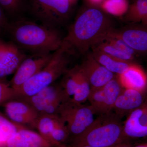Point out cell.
Wrapping results in <instances>:
<instances>
[{
    "instance_id": "20",
    "label": "cell",
    "mask_w": 147,
    "mask_h": 147,
    "mask_svg": "<svg viewBox=\"0 0 147 147\" xmlns=\"http://www.w3.org/2000/svg\"><path fill=\"white\" fill-rule=\"evenodd\" d=\"M91 91V87L81 65H79L78 84L75 93L71 98L74 102L82 104L88 100Z\"/></svg>"
},
{
    "instance_id": "15",
    "label": "cell",
    "mask_w": 147,
    "mask_h": 147,
    "mask_svg": "<svg viewBox=\"0 0 147 147\" xmlns=\"http://www.w3.org/2000/svg\"><path fill=\"white\" fill-rule=\"evenodd\" d=\"M7 147H53L38 133L24 127L7 141Z\"/></svg>"
},
{
    "instance_id": "25",
    "label": "cell",
    "mask_w": 147,
    "mask_h": 147,
    "mask_svg": "<svg viewBox=\"0 0 147 147\" xmlns=\"http://www.w3.org/2000/svg\"><path fill=\"white\" fill-rule=\"evenodd\" d=\"M128 0H105L100 7L108 15L124 16L129 7Z\"/></svg>"
},
{
    "instance_id": "12",
    "label": "cell",
    "mask_w": 147,
    "mask_h": 147,
    "mask_svg": "<svg viewBox=\"0 0 147 147\" xmlns=\"http://www.w3.org/2000/svg\"><path fill=\"white\" fill-rule=\"evenodd\" d=\"M127 140L147 137V104L144 103L129 114L123 125Z\"/></svg>"
},
{
    "instance_id": "21",
    "label": "cell",
    "mask_w": 147,
    "mask_h": 147,
    "mask_svg": "<svg viewBox=\"0 0 147 147\" xmlns=\"http://www.w3.org/2000/svg\"><path fill=\"white\" fill-rule=\"evenodd\" d=\"M0 5L12 21L22 17L28 10V0H0Z\"/></svg>"
},
{
    "instance_id": "10",
    "label": "cell",
    "mask_w": 147,
    "mask_h": 147,
    "mask_svg": "<svg viewBox=\"0 0 147 147\" xmlns=\"http://www.w3.org/2000/svg\"><path fill=\"white\" fill-rule=\"evenodd\" d=\"M3 106L7 117L11 121L35 128L40 114L28 102L20 99H13L6 102Z\"/></svg>"
},
{
    "instance_id": "34",
    "label": "cell",
    "mask_w": 147,
    "mask_h": 147,
    "mask_svg": "<svg viewBox=\"0 0 147 147\" xmlns=\"http://www.w3.org/2000/svg\"><path fill=\"white\" fill-rule=\"evenodd\" d=\"M70 1H71V2L74 5L76 3V2H77L78 0H70Z\"/></svg>"
},
{
    "instance_id": "2",
    "label": "cell",
    "mask_w": 147,
    "mask_h": 147,
    "mask_svg": "<svg viewBox=\"0 0 147 147\" xmlns=\"http://www.w3.org/2000/svg\"><path fill=\"white\" fill-rule=\"evenodd\" d=\"M5 34L19 48L32 54L53 53L61 47L64 37L59 29L23 16L9 21Z\"/></svg>"
},
{
    "instance_id": "32",
    "label": "cell",
    "mask_w": 147,
    "mask_h": 147,
    "mask_svg": "<svg viewBox=\"0 0 147 147\" xmlns=\"http://www.w3.org/2000/svg\"><path fill=\"white\" fill-rule=\"evenodd\" d=\"M132 147H147V143L140 144L137 145L135 146Z\"/></svg>"
},
{
    "instance_id": "16",
    "label": "cell",
    "mask_w": 147,
    "mask_h": 147,
    "mask_svg": "<svg viewBox=\"0 0 147 147\" xmlns=\"http://www.w3.org/2000/svg\"><path fill=\"white\" fill-rule=\"evenodd\" d=\"M119 82L123 88L144 92L147 88V76L138 65L131 64L128 69L118 75Z\"/></svg>"
},
{
    "instance_id": "22",
    "label": "cell",
    "mask_w": 147,
    "mask_h": 147,
    "mask_svg": "<svg viewBox=\"0 0 147 147\" xmlns=\"http://www.w3.org/2000/svg\"><path fill=\"white\" fill-rule=\"evenodd\" d=\"M17 99L28 102L39 114L57 115L60 106L47 102L36 94L29 97L18 98Z\"/></svg>"
},
{
    "instance_id": "18",
    "label": "cell",
    "mask_w": 147,
    "mask_h": 147,
    "mask_svg": "<svg viewBox=\"0 0 147 147\" xmlns=\"http://www.w3.org/2000/svg\"><path fill=\"white\" fill-rule=\"evenodd\" d=\"M124 16V20L130 24H140L147 27V0H134Z\"/></svg>"
},
{
    "instance_id": "33",
    "label": "cell",
    "mask_w": 147,
    "mask_h": 147,
    "mask_svg": "<svg viewBox=\"0 0 147 147\" xmlns=\"http://www.w3.org/2000/svg\"><path fill=\"white\" fill-rule=\"evenodd\" d=\"M119 145H117V146H114L111 147H117ZM96 147L91 146H86V145H85V146H76V147Z\"/></svg>"
},
{
    "instance_id": "7",
    "label": "cell",
    "mask_w": 147,
    "mask_h": 147,
    "mask_svg": "<svg viewBox=\"0 0 147 147\" xmlns=\"http://www.w3.org/2000/svg\"><path fill=\"white\" fill-rule=\"evenodd\" d=\"M123 89L118 79L115 78L102 88L91 90L88 100L95 114L111 112Z\"/></svg>"
},
{
    "instance_id": "29",
    "label": "cell",
    "mask_w": 147,
    "mask_h": 147,
    "mask_svg": "<svg viewBox=\"0 0 147 147\" xmlns=\"http://www.w3.org/2000/svg\"><path fill=\"white\" fill-rule=\"evenodd\" d=\"M9 21L5 11L0 5V38L3 34H5Z\"/></svg>"
},
{
    "instance_id": "11",
    "label": "cell",
    "mask_w": 147,
    "mask_h": 147,
    "mask_svg": "<svg viewBox=\"0 0 147 147\" xmlns=\"http://www.w3.org/2000/svg\"><path fill=\"white\" fill-rule=\"evenodd\" d=\"M110 34L122 39L137 54H147V27L130 24L121 30L114 29Z\"/></svg>"
},
{
    "instance_id": "27",
    "label": "cell",
    "mask_w": 147,
    "mask_h": 147,
    "mask_svg": "<svg viewBox=\"0 0 147 147\" xmlns=\"http://www.w3.org/2000/svg\"><path fill=\"white\" fill-rule=\"evenodd\" d=\"M78 67L79 65H77L68 69L64 74V76L61 84L67 96L70 98L73 96L77 88Z\"/></svg>"
},
{
    "instance_id": "4",
    "label": "cell",
    "mask_w": 147,
    "mask_h": 147,
    "mask_svg": "<svg viewBox=\"0 0 147 147\" xmlns=\"http://www.w3.org/2000/svg\"><path fill=\"white\" fill-rule=\"evenodd\" d=\"M72 55L62 43L61 47L53 53L49 62L15 92L17 98L34 95L42 89L54 84L68 70L70 57Z\"/></svg>"
},
{
    "instance_id": "19",
    "label": "cell",
    "mask_w": 147,
    "mask_h": 147,
    "mask_svg": "<svg viewBox=\"0 0 147 147\" xmlns=\"http://www.w3.org/2000/svg\"><path fill=\"white\" fill-rule=\"evenodd\" d=\"M36 94L47 102L59 106L70 98L67 96L61 85L54 84L42 89Z\"/></svg>"
},
{
    "instance_id": "6",
    "label": "cell",
    "mask_w": 147,
    "mask_h": 147,
    "mask_svg": "<svg viewBox=\"0 0 147 147\" xmlns=\"http://www.w3.org/2000/svg\"><path fill=\"white\" fill-rule=\"evenodd\" d=\"M94 114L90 105L76 103L70 98L60 105L57 115L66 125L70 139L81 135L90 126Z\"/></svg>"
},
{
    "instance_id": "3",
    "label": "cell",
    "mask_w": 147,
    "mask_h": 147,
    "mask_svg": "<svg viewBox=\"0 0 147 147\" xmlns=\"http://www.w3.org/2000/svg\"><path fill=\"white\" fill-rule=\"evenodd\" d=\"M120 118L111 112L100 115L84 133L69 139L71 144L68 146L111 147L127 142Z\"/></svg>"
},
{
    "instance_id": "17",
    "label": "cell",
    "mask_w": 147,
    "mask_h": 147,
    "mask_svg": "<svg viewBox=\"0 0 147 147\" xmlns=\"http://www.w3.org/2000/svg\"><path fill=\"white\" fill-rule=\"evenodd\" d=\"M92 50V55L98 62L110 72L117 74L118 75L126 71L132 64L118 59L96 49Z\"/></svg>"
},
{
    "instance_id": "30",
    "label": "cell",
    "mask_w": 147,
    "mask_h": 147,
    "mask_svg": "<svg viewBox=\"0 0 147 147\" xmlns=\"http://www.w3.org/2000/svg\"><path fill=\"white\" fill-rule=\"evenodd\" d=\"M105 0H86L87 4L90 5L100 7Z\"/></svg>"
},
{
    "instance_id": "13",
    "label": "cell",
    "mask_w": 147,
    "mask_h": 147,
    "mask_svg": "<svg viewBox=\"0 0 147 147\" xmlns=\"http://www.w3.org/2000/svg\"><path fill=\"white\" fill-rule=\"evenodd\" d=\"M81 65L88 79L91 90L102 88L115 78L114 74L98 62L92 54L88 55Z\"/></svg>"
},
{
    "instance_id": "28",
    "label": "cell",
    "mask_w": 147,
    "mask_h": 147,
    "mask_svg": "<svg viewBox=\"0 0 147 147\" xmlns=\"http://www.w3.org/2000/svg\"><path fill=\"white\" fill-rule=\"evenodd\" d=\"M17 96L9 83L5 79L0 80V105H3L6 102L16 99Z\"/></svg>"
},
{
    "instance_id": "8",
    "label": "cell",
    "mask_w": 147,
    "mask_h": 147,
    "mask_svg": "<svg viewBox=\"0 0 147 147\" xmlns=\"http://www.w3.org/2000/svg\"><path fill=\"white\" fill-rule=\"evenodd\" d=\"M53 53L32 54L26 57L9 82L15 93L49 62Z\"/></svg>"
},
{
    "instance_id": "9",
    "label": "cell",
    "mask_w": 147,
    "mask_h": 147,
    "mask_svg": "<svg viewBox=\"0 0 147 147\" xmlns=\"http://www.w3.org/2000/svg\"><path fill=\"white\" fill-rule=\"evenodd\" d=\"M27 56L13 42L0 38V80L15 73Z\"/></svg>"
},
{
    "instance_id": "14",
    "label": "cell",
    "mask_w": 147,
    "mask_h": 147,
    "mask_svg": "<svg viewBox=\"0 0 147 147\" xmlns=\"http://www.w3.org/2000/svg\"><path fill=\"white\" fill-rule=\"evenodd\" d=\"M144 93L130 89H123L113 107L116 115L120 117L143 105L145 103Z\"/></svg>"
},
{
    "instance_id": "26",
    "label": "cell",
    "mask_w": 147,
    "mask_h": 147,
    "mask_svg": "<svg viewBox=\"0 0 147 147\" xmlns=\"http://www.w3.org/2000/svg\"><path fill=\"white\" fill-rule=\"evenodd\" d=\"M99 50L102 53L110 55L120 60L130 62L134 59V56L123 53L114 45L102 40L92 48Z\"/></svg>"
},
{
    "instance_id": "31",
    "label": "cell",
    "mask_w": 147,
    "mask_h": 147,
    "mask_svg": "<svg viewBox=\"0 0 147 147\" xmlns=\"http://www.w3.org/2000/svg\"><path fill=\"white\" fill-rule=\"evenodd\" d=\"M117 147H132V146L129 143L127 142V141L120 144Z\"/></svg>"
},
{
    "instance_id": "5",
    "label": "cell",
    "mask_w": 147,
    "mask_h": 147,
    "mask_svg": "<svg viewBox=\"0 0 147 147\" xmlns=\"http://www.w3.org/2000/svg\"><path fill=\"white\" fill-rule=\"evenodd\" d=\"M70 0H28V10L40 24L59 29L71 17Z\"/></svg>"
},
{
    "instance_id": "24",
    "label": "cell",
    "mask_w": 147,
    "mask_h": 147,
    "mask_svg": "<svg viewBox=\"0 0 147 147\" xmlns=\"http://www.w3.org/2000/svg\"><path fill=\"white\" fill-rule=\"evenodd\" d=\"M24 127H26L14 123L0 114V146H6L7 141L19 129Z\"/></svg>"
},
{
    "instance_id": "23",
    "label": "cell",
    "mask_w": 147,
    "mask_h": 147,
    "mask_svg": "<svg viewBox=\"0 0 147 147\" xmlns=\"http://www.w3.org/2000/svg\"><path fill=\"white\" fill-rule=\"evenodd\" d=\"M56 116L57 115L40 114L36 124L35 128L38 130V133L49 142L53 147V142L51 137V132L53 130Z\"/></svg>"
},
{
    "instance_id": "1",
    "label": "cell",
    "mask_w": 147,
    "mask_h": 147,
    "mask_svg": "<svg viewBox=\"0 0 147 147\" xmlns=\"http://www.w3.org/2000/svg\"><path fill=\"white\" fill-rule=\"evenodd\" d=\"M112 22L100 7L87 3L79 10L63 43L73 55H84L114 30Z\"/></svg>"
}]
</instances>
